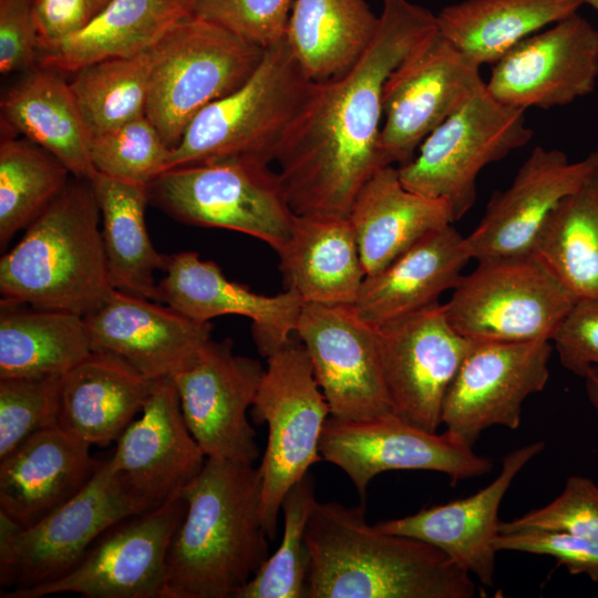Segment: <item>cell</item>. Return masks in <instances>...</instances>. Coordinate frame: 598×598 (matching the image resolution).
I'll list each match as a JSON object with an SVG mask.
<instances>
[{
  "label": "cell",
  "instance_id": "46",
  "mask_svg": "<svg viewBox=\"0 0 598 598\" xmlns=\"http://www.w3.org/2000/svg\"><path fill=\"white\" fill-rule=\"evenodd\" d=\"M32 0H0V72L27 70L39 49L31 18Z\"/></svg>",
  "mask_w": 598,
  "mask_h": 598
},
{
  "label": "cell",
  "instance_id": "34",
  "mask_svg": "<svg viewBox=\"0 0 598 598\" xmlns=\"http://www.w3.org/2000/svg\"><path fill=\"white\" fill-rule=\"evenodd\" d=\"M92 351L84 317L1 299L0 378L63 375Z\"/></svg>",
  "mask_w": 598,
  "mask_h": 598
},
{
  "label": "cell",
  "instance_id": "30",
  "mask_svg": "<svg viewBox=\"0 0 598 598\" xmlns=\"http://www.w3.org/2000/svg\"><path fill=\"white\" fill-rule=\"evenodd\" d=\"M193 16L188 0H110L79 32L40 51V68L74 73L81 68L152 49Z\"/></svg>",
  "mask_w": 598,
  "mask_h": 598
},
{
  "label": "cell",
  "instance_id": "48",
  "mask_svg": "<svg viewBox=\"0 0 598 598\" xmlns=\"http://www.w3.org/2000/svg\"><path fill=\"white\" fill-rule=\"evenodd\" d=\"M584 379L588 399L592 406L598 411V368L591 367Z\"/></svg>",
  "mask_w": 598,
  "mask_h": 598
},
{
  "label": "cell",
  "instance_id": "13",
  "mask_svg": "<svg viewBox=\"0 0 598 598\" xmlns=\"http://www.w3.org/2000/svg\"><path fill=\"white\" fill-rule=\"evenodd\" d=\"M480 69L437 30L426 37L384 84L383 163L408 164L423 141L485 85Z\"/></svg>",
  "mask_w": 598,
  "mask_h": 598
},
{
  "label": "cell",
  "instance_id": "25",
  "mask_svg": "<svg viewBox=\"0 0 598 598\" xmlns=\"http://www.w3.org/2000/svg\"><path fill=\"white\" fill-rule=\"evenodd\" d=\"M90 447L58 423L33 433L0 458V514L25 527L68 502L97 468Z\"/></svg>",
  "mask_w": 598,
  "mask_h": 598
},
{
  "label": "cell",
  "instance_id": "43",
  "mask_svg": "<svg viewBox=\"0 0 598 598\" xmlns=\"http://www.w3.org/2000/svg\"><path fill=\"white\" fill-rule=\"evenodd\" d=\"M195 17L266 49L282 41L295 0H188Z\"/></svg>",
  "mask_w": 598,
  "mask_h": 598
},
{
  "label": "cell",
  "instance_id": "39",
  "mask_svg": "<svg viewBox=\"0 0 598 598\" xmlns=\"http://www.w3.org/2000/svg\"><path fill=\"white\" fill-rule=\"evenodd\" d=\"M317 502L316 481L308 472L281 503L283 534L278 549L233 598H307L310 555L306 532Z\"/></svg>",
  "mask_w": 598,
  "mask_h": 598
},
{
  "label": "cell",
  "instance_id": "2",
  "mask_svg": "<svg viewBox=\"0 0 598 598\" xmlns=\"http://www.w3.org/2000/svg\"><path fill=\"white\" fill-rule=\"evenodd\" d=\"M307 598H472V575L425 542L369 525L363 504L317 502L308 520Z\"/></svg>",
  "mask_w": 598,
  "mask_h": 598
},
{
  "label": "cell",
  "instance_id": "10",
  "mask_svg": "<svg viewBox=\"0 0 598 598\" xmlns=\"http://www.w3.org/2000/svg\"><path fill=\"white\" fill-rule=\"evenodd\" d=\"M444 303L471 341H550L578 300L534 254L477 261Z\"/></svg>",
  "mask_w": 598,
  "mask_h": 598
},
{
  "label": "cell",
  "instance_id": "23",
  "mask_svg": "<svg viewBox=\"0 0 598 598\" xmlns=\"http://www.w3.org/2000/svg\"><path fill=\"white\" fill-rule=\"evenodd\" d=\"M164 271L156 301L200 323L228 315L250 319L254 340L266 358L295 334L303 302L292 290L257 293L226 278L215 262L195 251L167 255Z\"/></svg>",
  "mask_w": 598,
  "mask_h": 598
},
{
  "label": "cell",
  "instance_id": "49",
  "mask_svg": "<svg viewBox=\"0 0 598 598\" xmlns=\"http://www.w3.org/2000/svg\"><path fill=\"white\" fill-rule=\"evenodd\" d=\"M110 0H91L94 14L99 12Z\"/></svg>",
  "mask_w": 598,
  "mask_h": 598
},
{
  "label": "cell",
  "instance_id": "20",
  "mask_svg": "<svg viewBox=\"0 0 598 598\" xmlns=\"http://www.w3.org/2000/svg\"><path fill=\"white\" fill-rule=\"evenodd\" d=\"M598 169V150L570 161L560 150L536 146L512 184L494 192L475 229L464 237L471 259L533 252L545 221L557 204Z\"/></svg>",
  "mask_w": 598,
  "mask_h": 598
},
{
  "label": "cell",
  "instance_id": "15",
  "mask_svg": "<svg viewBox=\"0 0 598 598\" xmlns=\"http://www.w3.org/2000/svg\"><path fill=\"white\" fill-rule=\"evenodd\" d=\"M550 341H473L443 402L441 424L473 446L487 427L516 430L524 401L549 379Z\"/></svg>",
  "mask_w": 598,
  "mask_h": 598
},
{
  "label": "cell",
  "instance_id": "44",
  "mask_svg": "<svg viewBox=\"0 0 598 598\" xmlns=\"http://www.w3.org/2000/svg\"><path fill=\"white\" fill-rule=\"evenodd\" d=\"M497 551L511 550L553 557L571 575H586L598 581V540L567 533L519 530L499 533Z\"/></svg>",
  "mask_w": 598,
  "mask_h": 598
},
{
  "label": "cell",
  "instance_id": "16",
  "mask_svg": "<svg viewBox=\"0 0 598 598\" xmlns=\"http://www.w3.org/2000/svg\"><path fill=\"white\" fill-rule=\"evenodd\" d=\"M295 333L308 352L330 416L367 421L393 413L378 328L351 306L303 305Z\"/></svg>",
  "mask_w": 598,
  "mask_h": 598
},
{
  "label": "cell",
  "instance_id": "1",
  "mask_svg": "<svg viewBox=\"0 0 598 598\" xmlns=\"http://www.w3.org/2000/svg\"><path fill=\"white\" fill-rule=\"evenodd\" d=\"M436 14L410 0H383L375 34L346 73L311 82L276 161L297 215L348 217L365 181L385 166L380 151L384 84L431 33Z\"/></svg>",
  "mask_w": 598,
  "mask_h": 598
},
{
  "label": "cell",
  "instance_id": "6",
  "mask_svg": "<svg viewBox=\"0 0 598 598\" xmlns=\"http://www.w3.org/2000/svg\"><path fill=\"white\" fill-rule=\"evenodd\" d=\"M265 49L194 14L153 47L145 115L173 148L207 105L234 92Z\"/></svg>",
  "mask_w": 598,
  "mask_h": 598
},
{
  "label": "cell",
  "instance_id": "22",
  "mask_svg": "<svg viewBox=\"0 0 598 598\" xmlns=\"http://www.w3.org/2000/svg\"><path fill=\"white\" fill-rule=\"evenodd\" d=\"M84 320L93 351L115 354L154 381L185 369L212 339L210 322L120 289Z\"/></svg>",
  "mask_w": 598,
  "mask_h": 598
},
{
  "label": "cell",
  "instance_id": "40",
  "mask_svg": "<svg viewBox=\"0 0 598 598\" xmlns=\"http://www.w3.org/2000/svg\"><path fill=\"white\" fill-rule=\"evenodd\" d=\"M171 147L146 115L90 138L96 173L148 186L167 168Z\"/></svg>",
  "mask_w": 598,
  "mask_h": 598
},
{
  "label": "cell",
  "instance_id": "24",
  "mask_svg": "<svg viewBox=\"0 0 598 598\" xmlns=\"http://www.w3.org/2000/svg\"><path fill=\"white\" fill-rule=\"evenodd\" d=\"M544 448L545 443L537 441L511 451L503 458L496 478L473 495L374 526L383 533L435 546L484 586L492 587L501 503L516 475Z\"/></svg>",
  "mask_w": 598,
  "mask_h": 598
},
{
  "label": "cell",
  "instance_id": "47",
  "mask_svg": "<svg viewBox=\"0 0 598 598\" xmlns=\"http://www.w3.org/2000/svg\"><path fill=\"white\" fill-rule=\"evenodd\" d=\"M94 16L91 0H32L31 18L40 51L82 30Z\"/></svg>",
  "mask_w": 598,
  "mask_h": 598
},
{
  "label": "cell",
  "instance_id": "31",
  "mask_svg": "<svg viewBox=\"0 0 598 598\" xmlns=\"http://www.w3.org/2000/svg\"><path fill=\"white\" fill-rule=\"evenodd\" d=\"M2 120L13 131L54 155L76 178L96 174L90 159V132L66 83L40 68L14 85L1 102Z\"/></svg>",
  "mask_w": 598,
  "mask_h": 598
},
{
  "label": "cell",
  "instance_id": "37",
  "mask_svg": "<svg viewBox=\"0 0 598 598\" xmlns=\"http://www.w3.org/2000/svg\"><path fill=\"white\" fill-rule=\"evenodd\" d=\"M69 169L33 142L4 136L0 143V245L25 229L61 194Z\"/></svg>",
  "mask_w": 598,
  "mask_h": 598
},
{
  "label": "cell",
  "instance_id": "8",
  "mask_svg": "<svg viewBox=\"0 0 598 598\" xmlns=\"http://www.w3.org/2000/svg\"><path fill=\"white\" fill-rule=\"evenodd\" d=\"M251 413L257 423L268 427L258 466L260 515L268 538L274 540L286 493L322 460L320 440L330 415L308 352L296 333L267 357Z\"/></svg>",
  "mask_w": 598,
  "mask_h": 598
},
{
  "label": "cell",
  "instance_id": "14",
  "mask_svg": "<svg viewBox=\"0 0 598 598\" xmlns=\"http://www.w3.org/2000/svg\"><path fill=\"white\" fill-rule=\"evenodd\" d=\"M321 457L341 468L362 499L374 476L386 471L421 470L446 474L453 483L488 473L491 458L447 431L412 425L391 413L367 421L330 416L320 440Z\"/></svg>",
  "mask_w": 598,
  "mask_h": 598
},
{
  "label": "cell",
  "instance_id": "42",
  "mask_svg": "<svg viewBox=\"0 0 598 598\" xmlns=\"http://www.w3.org/2000/svg\"><path fill=\"white\" fill-rule=\"evenodd\" d=\"M498 528L499 533L547 530L598 540V485L588 477L570 476L550 503L515 519L499 522Z\"/></svg>",
  "mask_w": 598,
  "mask_h": 598
},
{
  "label": "cell",
  "instance_id": "41",
  "mask_svg": "<svg viewBox=\"0 0 598 598\" xmlns=\"http://www.w3.org/2000/svg\"><path fill=\"white\" fill-rule=\"evenodd\" d=\"M61 377L0 378V458L56 423Z\"/></svg>",
  "mask_w": 598,
  "mask_h": 598
},
{
  "label": "cell",
  "instance_id": "36",
  "mask_svg": "<svg viewBox=\"0 0 598 598\" xmlns=\"http://www.w3.org/2000/svg\"><path fill=\"white\" fill-rule=\"evenodd\" d=\"M533 252L577 299L598 297V169L551 210Z\"/></svg>",
  "mask_w": 598,
  "mask_h": 598
},
{
  "label": "cell",
  "instance_id": "21",
  "mask_svg": "<svg viewBox=\"0 0 598 598\" xmlns=\"http://www.w3.org/2000/svg\"><path fill=\"white\" fill-rule=\"evenodd\" d=\"M206 458L184 420L173 379L164 378L155 380L109 462L126 487L154 508L181 497Z\"/></svg>",
  "mask_w": 598,
  "mask_h": 598
},
{
  "label": "cell",
  "instance_id": "32",
  "mask_svg": "<svg viewBox=\"0 0 598 598\" xmlns=\"http://www.w3.org/2000/svg\"><path fill=\"white\" fill-rule=\"evenodd\" d=\"M582 0H463L436 14L437 31L477 66L578 12Z\"/></svg>",
  "mask_w": 598,
  "mask_h": 598
},
{
  "label": "cell",
  "instance_id": "11",
  "mask_svg": "<svg viewBox=\"0 0 598 598\" xmlns=\"http://www.w3.org/2000/svg\"><path fill=\"white\" fill-rule=\"evenodd\" d=\"M532 138L525 111L498 102L484 85L398 166L399 175L411 190L445 200L457 221L476 199L481 171Z\"/></svg>",
  "mask_w": 598,
  "mask_h": 598
},
{
  "label": "cell",
  "instance_id": "12",
  "mask_svg": "<svg viewBox=\"0 0 598 598\" xmlns=\"http://www.w3.org/2000/svg\"><path fill=\"white\" fill-rule=\"evenodd\" d=\"M187 503L183 495L104 530L64 576L1 598L76 594L84 598H167V555Z\"/></svg>",
  "mask_w": 598,
  "mask_h": 598
},
{
  "label": "cell",
  "instance_id": "50",
  "mask_svg": "<svg viewBox=\"0 0 598 598\" xmlns=\"http://www.w3.org/2000/svg\"><path fill=\"white\" fill-rule=\"evenodd\" d=\"M582 2L598 10V0H582Z\"/></svg>",
  "mask_w": 598,
  "mask_h": 598
},
{
  "label": "cell",
  "instance_id": "38",
  "mask_svg": "<svg viewBox=\"0 0 598 598\" xmlns=\"http://www.w3.org/2000/svg\"><path fill=\"white\" fill-rule=\"evenodd\" d=\"M153 48L85 65L69 83L91 137L145 115Z\"/></svg>",
  "mask_w": 598,
  "mask_h": 598
},
{
  "label": "cell",
  "instance_id": "27",
  "mask_svg": "<svg viewBox=\"0 0 598 598\" xmlns=\"http://www.w3.org/2000/svg\"><path fill=\"white\" fill-rule=\"evenodd\" d=\"M154 383L122 358L92 351L61 377L56 423L90 446H106L142 412Z\"/></svg>",
  "mask_w": 598,
  "mask_h": 598
},
{
  "label": "cell",
  "instance_id": "18",
  "mask_svg": "<svg viewBox=\"0 0 598 598\" xmlns=\"http://www.w3.org/2000/svg\"><path fill=\"white\" fill-rule=\"evenodd\" d=\"M265 369L235 354L229 339H209L195 360L172 379L184 420L206 457L254 464L259 457L252 406Z\"/></svg>",
  "mask_w": 598,
  "mask_h": 598
},
{
  "label": "cell",
  "instance_id": "33",
  "mask_svg": "<svg viewBox=\"0 0 598 598\" xmlns=\"http://www.w3.org/2000/svg\"><path fill=\"white\" fill-rule=\"evenodd\" d=\"M378 24L365 0H295L285 40L306 76L321 82L358 62Z\"/></svg>",
  "mask_w": 598,
  "mask_h": 598
},
{
  "label": "cell",
  "instance_id": "9",
  "mask_svg": "<svg viewBox=\"0 0 598 598\" xmlns=\"http://www.w3.org/2000/svg\"><path fill=\"white\" fill-rule=\"evenodd\" d=\"M111 468L99 462L87 484L30 526L0 514V585L21 590L69 573L94 540L115 523L152 509Z\"/></svg>",
  "mask_w": 598,
  "mask_h": 598
},
{
  "label": "cell",
  "instance_id": "7",
  "mask_svg": "<svg viewBox=\"0 0 598 598\" xmlns=\"http://www.w3.org/2000/svg\"><path fill=\"white\" fill-rule=\"evenodd\" d=\"M150 203L177 221L239 231L278 251L292 212L279 174L251 159H221L166 169L148 185Z\"/></svg>",
  "mask_w": 598,
  "mask_h": 598
},
{
  "label": "cell",
  "instance_id": "35",
  "mask_svg": "<svg viewBox=\"0 0 598 598\" xmlns=\"http://www.w3.org/2000/svg\"><path fill=\"white\" fill-rule=\"evenodd\" d=\"M90 182L100 207L101 233L113 288L156 301L154 272L165 269L167 255L155 249L147 231L148 186L100 173Z\"/></svg>",
  "mask_w": 598,
  "mask_h": 598
},
{
  "label": "cell",
  "instance_id": "45",
  "mask_svg": "<svg viewBox=\"0 0 598 598\" xmlns=\"http://www.w3.org/2000/svg\"><path fill=\"white\" fill-rule=\"evenodd\" d=\"M551 342L561 365L574 374L584 378L598 368V297L578 299Z\"/></svg>",
  "mask_w": 598,
  "mask_h": 598
},
{
  "label": "cell",
  "instance_id": "26",
  "mask_svg": "<svg viewBox=\"0 0 598 598\" xmlns=\"http://www.w3.org/2000/svg\"><path fill=\"white\" fill-rule=\"evenodd\" d=\"M468 260L464 236L453 224L446 225L365 276L351 307L365 322L380 328L437 303L443 292L457 286Z\"/></svg>",
  "mask_w": 598,
  "mask_h": 598
},
{
  "label": "cell",
  "instance_id": "19",
  "mask_svg": "<svg viewBox=\"0 0 598 598\" xmlns=\"http://www.w3.org/2000/svg\"><path fill=\"white\" fill-rule=\"evenodd\" d=\"M597 82L598 30L576 12L509 50L485 86L498 102L526 111L568 105Z\"/></svg>",
  "mask_w": 598,
  "mask_h": 598
},
{
  "label": "cell",
  "instance_id": "5",
  "mask_svg": "<svg viewBox=\"0 0 598 598\" xmlns=\"http://www.w3.org/2000/svg\"><path fill=\"white\" fill-rule=\"evenodd\" d=\"M310 85L285 39L266 48L244 84L192 120L166 169L235 158L275 162Z\"/></svg>",
  "mask_w": 598,
  "mask_h": 598
},
{
  "label": "cell",
  "instance_id": "4",
  "mask_svg": "<svg viewBox=\"0 0 598 598\" xmlns=\"http://www.w3.org/2000/svg\"><path fill=\"white\" fill-rule=\"evenodd\" d=\"M100 224L91 182H69L1 257L2 299L82 317L100 308L114 290Z\"/></svg>",
  "mask_w": 598,
  "mask_h": 598
},
{
  "label": "cell",
  "instance_id": "29",
  "mask_svg": "<svg viewBox=\"0 0 598 598\" xmlns=\"http://www.w3.org/2000/svg\"><path fill=\"white\" fill-rule=\"evenodd\" d=\"M277 254L286 289L303 305L351 306L365 278L348 217L295 214Z\"/></svg>",
  "mask_w": 598,
  "mask_h": 598
},
{
  "label": "cell",
  "instance_id": "17",
  "mask_svg": "<svg viewBox=\"0 0 598 598\" xmlns=\"http://www.w3.org/2000/svg\"><path fill=\"white\" fill-rule=\"evenodd\" d=\"M378 338L393 413L436 432L446 392L473 341L451 324L440 302L378 328Z\"/></svg>",
  "mask_w": 598,
  "mask_h": 598
},
{
  "label": "cell",
  "instance_id": "28",
  "mask_svg": "<svg viewBox=\"0 0 598 598\" xmlns=\"http://www.w3.org/2000/svg\"><path fill=\"white\" fill-rule=\"evenodd\" d=\"M348 218L365 276L383 269L427 234L454 223L445 200L404 186L394 165L378 168L365 181Z\"/></svg>",
  "mask_w": 598,
  "mask_h": 598
},
{
  "label": "cell",
  "instance_id": "3",
  "mask_svg": "<svg viewBox=\"0 0 598 598\" xmlns=\"http://www.w3.org/2000/svg\"><path fill=\"white\" fill-rule=\"evenodd\" d=\"M254 464L207 457L185 486L167 555V598H233L269 557Z\"/></svg>",
  "mask_w": 598,
  "mask_h": 598
}]
</instances>
